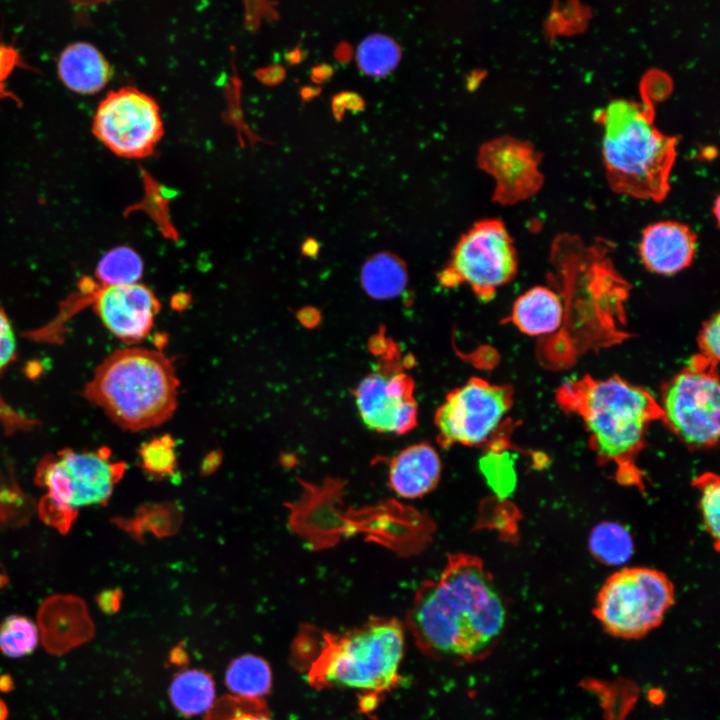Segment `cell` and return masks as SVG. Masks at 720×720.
<instances>
[{"label":"cell","instance_id":"obj_25","mask_svg":"<svg viewBox=\"0 0 720 720\" xmlns=\"http://www.w3.org/2000/svg\"><path fill=\"white\" fill-rule=\"evenodd\" d=\"M181 518L177 506L165 503L143 506L132 518H119L114 522L135 539H139L147 532L160 537L174 534Z\"/></svg>","mask_w":720,"mask_h":720},{"label":"cell","instance_id":"obj_37","mask_svg":"<svg viewBox=\"0 0 720 720\" xmlns=\"http://www.w3.org/2000/svg\"><path fill=\"white\" fill-rule=\"evenodd\" d=\"M12 686H13V682L9 676L4 675V676L0 677V690L8 691L9 689L12 688Z\"/></svg>","mask_w":720,"mask_h":720},{"label":"cell","instance_id":"obj_14","mask_svg":"<svg viewBox=\"0 0 720 720\" xmlns=\"http://www.w3.org/2000/svg\"><path fill=\"white\" fill-rule=\"evenodd\" d=\"M55 456L77 513L83 507L106 504L126 471V464L112 460L107 447L82 452L65 448Z\"/></svg>","mask_w":720,"mask_h":720},{"label":"cell","instance_id":"obj_30","mask_svg":"<svg viewBox=\"0 0 720 720\" xmlns=\"http://www.w3.org/2000/svg\"><path fill=\"white\" fill-rule=\"evenodd\" d=\"M204 720H272L262 699L226 696L214 702Z\"/></svg>","mask_w":720,"mask_h":720},{"label":"cell","instance_id":"obj_33","mask_svg":"<svg viewBox=\"0 0 720 720\" xmlns=\"http://www.w3.org/2000/svg\"><path fill=\"white\" fill-rule=\"evenodd\" d=\"M16 353V339L10 321L0 310V372L13 360Z\"/></svg>","mask_w":720,"mask_h":720},{"label":"cell","instance_id":"obj_8","mask_svg":"<svg viewBox=\"0 0 720 720\" xmlns=\"http://www.w3.org/2000/svg\"><path fill=\"white\" fill-rule=\"evenodd\" d=\"M517 271V254L505 225L497 219L475 223L456 244L440 282L464 283L484 301L494 297Z\"/></svg>","mask_w":720,"mask_h":720},{"label":"cell","instance_id":"obj_34","mask_svg":"<svg viewBox=\"0 0 720 720\" xmlns=\"http://www.w3.org/2000/svg\"><path fill=\"white\" fill-rule=\"evenodd\" d=\"M20 63V55L14 47L0 44V99L12 96L6 90V82Z\"/></svg>","mask_w":720,"mask_h":720},{"label":"cell","instance_id":"obj_16","mask_svg":"<svg viewBox=\"0 0 720 720\" xmlns=\"http://www.w3.org/2000/svg\"><path fill=\"white\" fill-rule=\"evenodd\" d=\"M696 252V235L685 224L661 221L649 225L640 242L642 262L650 271L672 275L687 268Z\"/></svg>","mask_w":720,"mask_h":720},{"label":"cell","instance_id":"obj_35","mask_svg":"<svg viewBox=\"0 0 720 720\" xmlns=\"http://www.w3.org/2000/svg\"><path fill=\"white\" fill-rule=\"evenodd\" d=\"M119 591H106L98 596L99 606L106 612H113L119 607Z\"/></svg>","mask_w":720,"mask_h":720},{"label":"cell","instance_id":"obj_10","mask_svg":"<svg viewBox=\"0 0 720 720\" xmlns=\"http://www.w3.org/2000/svg\"><path fill=\"white\" fill-rule=\"evenodd\" d=\"M92 131L118 156L143 158L161 139L163 123L153 98L136 88L123 87L110 91L99 103Z\"/></svg>","mask_w":720,"mask_h":720},{"label":"cell","instance_id":"obj_9","mask_svg":"<svg viewBox=\"0 0 720 720\" xmlns=\"http://www.w3.org/2000/svg\"><path fill=\"white\" fill-rule=\"evenodd\" d=\"M512 403L509 385L471 378L438 407L434 417L438 443L445 448L487 444L504 425Z\"/></svg>","mask_w":720,"mask_h":720},{"label":"cell","instance_id":"obj_13","mask_svg":"<svg viewBox=\"0 0 720 720\" xmlns=\"http://www.w3.org/2000/svg\"><path fill=\"white\" fill-rule=\"evenodd\" d=\"M479 166L496 178L493 199L513 204L533 195L542 185L539 155L528 142L504 136L480 147Z\"/></svg>","mask_w":720,"mask_h":720},{"label":"cell","instance_id":"obj_29","mask_svg":"<svg viewBox=\"0 0 720 720\" xmlns=\"http://www.w3.org/2000/svg\"><path fill=\"white\" fill-rule=\"evenodd\" d=\"M139 465L153 478L173 475L177 468L175 441L169 434L154 437L139 448Z\"/></svg>","mask_w":720,"mask_h":720},{"label":"cell","instance_id":"obj_6","mask_svg":"<svg viewBox=\"0 0 720 720\" xmlns=\"http://www.w3.org/2000/svg\"><path fill=\"white\" fill-rule=\"evenodd\" d=\"M674 601L673 584L664 573L625 567L604 582L593 612L608 634L640 639L662 623Z\"/></svg>","mask_w":720,"mask_h":720},{"label":"cell","instance_id":"obj_1","mask_svg":"<svg viewBox=\"0 0 720 720\" xmlns=\"http://www.w3.org/2000/svg\"><path fill=\"white\" fill-rule=\"evenodd\" d=\"M506 622V608L482 561L470 554L448 556L437 580L416 591L406 626L430 658L473 663L493 649Z\"/></svg>","mask_w":720,"mask_h":720},{"label":"cell","instance_id":"obj_4","mask_svg":"<svg viewBox=\"0 0 720 720\" xmlns=\"http://www.w3.org/2000/svg\"><path fill=\"white\" fill-rule=\"evenodd\" d=\"M604 127L603 161L611 188L636 198L663 200L676 156V138L654 125L649 100L617 99L597 112Z\"/></svg>","mask_w":720,"mask_h":720},{"label":"cell","instance_id":"obj_18","mask_svg":"<svg viewBox=\"0 0 720 720\" xmlns=\"http://www.w3.org/2000/svg\"><path fill=\"white\" fill-rule=\"evenodd\" d=\"M57 71L63 84L79 94H94L103 89L111 77L104 55L93 45L75 42L60 54Z\"/></svg>","mask_w":720,"mask_h":720},{"label":"cell","instance_id":"obj_17","mask_svg":"<svg viewBox=\"0 0 720 720\" xmlns=\"http://www.w3.org/2000/svg\"><path fill=\"white\" fill-rule=\"evenodd\" d=\"M441 472L437 451L429 443L420 442L404 448L391 460L389 483L400 497L416 499L437 486Z\"/></svg>","mask_w":720,"mask_h":720},{"label":"cell","instance_id":"obj_12","mask_svg":"<svg viewBox=\"0 0 720 720\" xmlns=\"http://www.w3.org/2000/svg\"><path fill=\"white\" fill-rule=\"evenodd\" d=\"M354 397L369 430L402 435L417 425L414 382L395 365L384 364L369 373L356 387Z\"/></svg>","mask_w":720,"mask_h":720},{"label":"cell","instance_id":"obj_7","mask_svg":"<svg viewBox=\"0 0 720 720\" xmlns=\"http://www.w3.org/2000/svg\"><path fill=\"white\" fill-rule=\"evenodd\" d=\"M716 366L699 354L666 385L661 419L692 448L714 446L720 434V388Z\"/></svg>","mask_w":720,"mask_h":720},{"label":"cell","instance_id":"obj_27","mask_svg":"<svg viewBox=\"0 0 720 720\" xmlns=\"http://www.w3.org/2000/svg\"><path fill=\"white\" fill-rule=\"evenodd\" d=\"M504 448L490 447L479 461L480 470L489 487L502 499L512 494L517 482L515 456Z\"/></svg>","mask_w":720,"mask_h":720},{"label":"cell","instance_id":"obj_31","mask_svg":"<svg viewBox=\"0 0 720 720\" xmlns=\"http://www.w3.org/2000/svg\"><path fill=\"white\" fill-rule=\"evenodd\" d=\"M699 491V509L704 528L714 541L719 544L720 535V484L719 478L711 473L699 477L696 481Z\"/></svg>","mask_w":720,"mask_h":720},{"label":"cell","instance_id":"obj_26","mask_svg":"<svg viewBox=\"0 0 720 720\" xmlns=\"http://www.w3.org/2000/svg\"><path fill=\"white\" fill-rule=\"evenodd\" d=\"M400 54V48L392 38L375 33L367 36L359 44L357 61L365 73L382 76L396 66Z\"/></svg>","mask_w":720,"mask_h":720},{"label":"cell","instance_id":"obj_15","mask_svg":"<svg viewBox=\"0 0 720 720\" xmlns=\"http://www.w3.org/2000/svg\"><path fill=\"white\" fill-rule=\"evenodd\" d=\"M38 630L45 649L59 655L90 640L94 625L81 599L55 595L39 608Z\"/></svg>","mask_w":720,"mask_h":720},{"label":"cell","instance_id":"obj_28","mask_svg":"<svg viewBox=\"0 0 720 720\" xmlns=\"http://www.w3.org/2000/svg\"><path fill=\"white\" fill-rule=\"evenodd\" d=\"M39 630L26 616L10 615L0 625V650L12 658L31 654L37 647Z\"/></svg>","mask_w":720,"mask_h":720},{"label":"cell","instance_id":"obj_21","mask_svg":"<svg viewBox=\"0 0 720 720\" xmlns=\"http://www.w3.org/2000/svg\"><path fill=\"white\" fill-rule=\"evenodd\" d=\"M176 709L185 715L209 711L215 700V685L206 672L186 670L173 679L169 689Z\"/></svg>","mask_w":720,"mask_h":720},{"label":"cell","instance_id":"obj_3","mask_svg":"<svg viewBox=\"0 0 720 720\" xmlns=\"http://www.w3.org/2000/svg\"><path fill=\"white\" fill-rule=\"evenodd\" d=\"M180 381L161 351L131 347L108 355L83 395L119 427L131 432L157 427L174 414Z\"/></svg>","mask_w":720,"mask_h":720},{"label":"cell","instance_id":"obj_32","mask_svg":"<svg viewBox=\"0 0 720 720\" xmlns=\"http://www.w3.org/2000/svg\"><path fill=\"white\" fill-rule=\"evenodd\" d=\"M720 319L716 313L704 323V326L698 337V344L701 357L717 367L719 360L720 346Z\"/></svg>","mask_w":720,"mask_h":720},{"label":"cell","instance_id":"obj_23","mask_svg":"<svg viewBox=\"0 0 720 720\" xmlns=\"http://www.w3.org/2000/svg\"><path fill=\"white\" fill-rule=\"evenodd\" d=\"M591 553L602 563L620 566L633 554L634 543L630 532L615 522H602L595 526L589 537Z\"/></svg>","mask_w":720,"mask_h":720},{"label":"cell","instance_id":"obj_5","mask_svg":"<svg viewBox=\"0 0 720 720\" xmlns=\"http://www.w3.org/2000/svg\"><path fill=\"white\" fill-rule=\"evenodd\" d=\"M556 395L562 408L582 419L598 456L623 468L642 447L649 425L661 419L651 392L619 376L585 375L563 383Z\"/></svg>","mask_w":720,"mask_h":720},{"label":"cell","instance_id":"obj_24","mask_svg":"<svg viewBox=\"0 0 720 720\" xmlns=\"http://www.w3.org/2000/svg\"><path fill=\"white\" fill-rule=\"evenodd\" d=\"M144 264L140 255L131 247H115L99 260L95 280L102 286H119L139 283Z\"/></svg>","mask_w":720,"mask_h":720},{"label":"cell","instance_id":"obj_19","mask_svg":"<svg viewBox=\"0 0 720 720\" xmlns=\"http://www.w3.org/2000/svg\"><path fill=\"white\" fill-rule=\"evenodd\" d=\"M564 318L561 298L553 290L537 286L527 290L514 302L512 323L523 333L541 336L559 329Z\"/></svg>","mask_w":720,"mask_h":720},{"label":"cell","instance_id":"obj_2","mask_svg":"<svg viewBox=\"0 0 720 720\" xmlns=\"http://www.w3.org/2000/svg\"><path fill=\"white\" fill-rule=\"evenodd\" d=\"M306 675L317 689L353 690L360 708L374 710L399 682L405 627L393 617H371L341 631H314Z\"/></svg>","mask_w":720,"mask_h":720},{"label":"cell","instance_id":"obj_22","mask_svg":"<svg viewBox=\"0 0 720 720\" xmlns=\"http://www.w3.org/2000/svg\"><path fill=\"white\" fill-rule=\"evenodd\" d=\"M226 684L235 696L261 699L271 688V670L260 657L244 655L232 661L226 672Z\"/></svg>","mask_w":720,"mask_h":720},{"label":"cell","instance_id":"obj_11","mask_svg":"<svg viewBox=\"0 0 720 720\" xmlns=\"http://www.w3.org/2000/svg\"><path fill=\"white\" fill-rule=\"evenodd\" d=\"M93 310L115 337L127 344L145 339L161 309V302L145 284L102 286L94 279L79 282L78 290L63 303L71 317L85 306Z\"/></svg>","mask_w":720,"mask_h":720},{"label":"cell","instance_id":"obj_38","mask_svg":"<svg viewBox=\"0 0 720 720\" xmlns=\"http://www.w3.org/2000/svg\"><path fill=\"white\" fill-rule=\"evenodd\" d=\"M8 717V708L5 702L0 699V720H6Z\"/></svg>","mask_w":720,"mask_h":720},{"label":"cell","instance_id":"obj_20","mask_svg":"<svg viewBox=\"0 0 720 720\" xmlns=\"http://www.w3.org/2000/svg\"><path fill=\"white\" fill-rule=\"evenodd\" d=\"M407 280L403 262L388 253L371 257L361 270L363 288L376 299H389L400 295L407 285Z\"/></svg>","mask_w":720,"mask_h":720},{"label":"cell","instance_id":"obj_36","mask_svg":"<svg viewBox=\"0 0 720 720\" xmlns=\"http://www.w3.org/2000/svg\"><path fill=\"white\" fill-rule=\"evenodd\" d=\"M221 461V455H218V452L213 451L208 455V457L204 460L202 464L201 472L202 474H210L214 469L217 468Z\"/></svg>","mask_w":720,"mask_h":720}]
</instances>
